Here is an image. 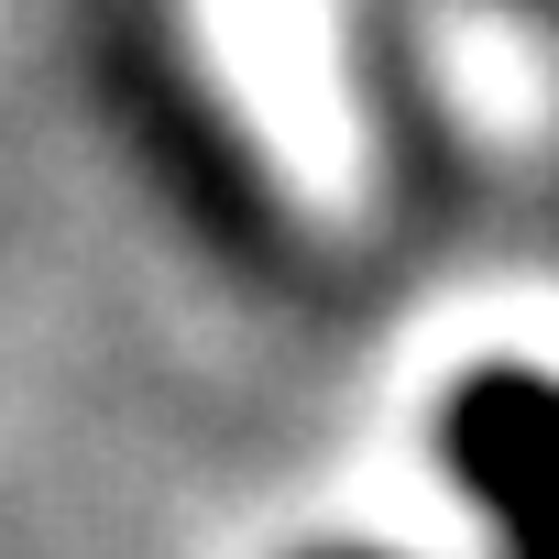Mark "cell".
I'll use <instances>...</instances> for the list:
<instances>
[{
	"instance_id": "1",
	"label": "cell",
	"mask_w": 559,
	"mask_h": 559,
	"mask_svg": "<svg viewBox=\"0 0 559 559\" xmlns=\"http://www.w3.org/2000/svg\"><path fill=\"white\" fill-rule=\"evenodd\" d=\"M187 34L252 154L274 165L308 219H362L373 198V132L341 78V0H187Z\"/></svg>"
}]
</instances>
